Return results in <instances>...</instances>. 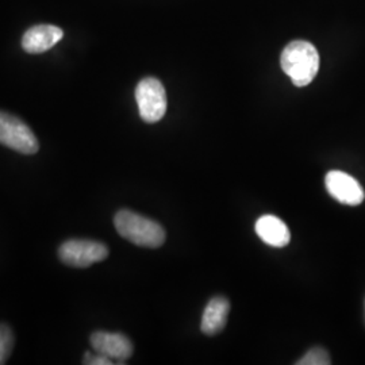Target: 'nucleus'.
<instances>
[{
  "instance_id": "1",
  "label": "nucleus",
  "mask_w": 365,
  "mask_h": 365,
  "mask_svg": "<svg viewBox=\"0 0 365 365\" xmlns=\"http://www.w3.org/2000/svg\"><path fill=\"white\" fill-rule=\"evenodd\" d=\"M280 66L294 86L306 87L318 73L319 54L313 43L300 39L292 41L282 52Z\"/></svg>"
},
{
  "instance_id": "2",
  "label": "nucleus",
  "mask_w": 365,
  "mask_h": 365,
  "mask_svg": "<svg viewBox=\"0 0 365 365\" xmlns=\"http://www.w3.org/2000/svg\"><path fill=\"white\" fill-rule=\"evenodd\" d=\"M114 225L119 235L137 247L156 249L165 242V230L160 223L130 210L118 211Z\"/></svg>"
},
{
  "instance_id": "3",
  "label": "nucleus",
  "mask_w": 365,
  "mask_h": 365,
  "mask_svg": "<svg viewBox=\"0 0 365 365\" xmlns=\"http://www.w3.org/2000/svg\"><path fill=\"white\" fill-rule=\"evenodd\" d=\"M135 101L146 123H156L167 113V92L158 78H143L135 88Z\"/></svg>"
},
{
  "instance_id": "4",
  "label": "nucleus",
  "mask_w": 365,
  "mask_h": 365,
  "mask_svg": "<svg viewBox=\"0 0 365 365\" xmlns=\"http://www.w3.org/2000/svg\"><path fill=\"white\" fill-rule=\"evenodd\" d=\"M0 144L22 155H34L39 149L38 140L26 123L3 111H0Z\"/></svg>"
},
{
  "instance_id": "5",
  "label": "nucleus",
  "mask_w": 365,
  "mask_h": 365,
  "mask_svg": "<svg viewBox=\"0 0 365 365\" xmlns=\"http://www.w3.org/2000/svg\"><path fill=\"white\" fill-rule=\"evenodd\" d=\"M58 257L66 265L87 268L108 257L105 244L92 240H69L58 249Z\"/></svg>"
},
{
  "instance_id": "6",
  "label": "nucleus",
  "mask_w": 365,
  "mask_h": 365,
  "mask_svg": "<svg viewBox=\"0 0 365 365\" xmlns=\"http://www.w3.org/2000/svg\"><path fill=\"white\" fill-rule=\"evenodd\" d=\"M325 185L327 192L342 205L359 206L364 202L365 192L361 184L345 172L330 170L325 178Z\"/></svg>"
},
{
  "instance_id": "7",
  "label": "nucleus",
  "mask_w": 365,
  "mask_h": 365,
  "mask_svg": "<svg viewBox=\"0 0 365 365\" xmlns=\"http://www.w3.org/2000/svg\"><path fill=\"white\" fill-rule=\"evenodd\" d=\"M91 345L95 352L101 353L111 360H118L123 364L125 360H129L133 354V344L122 333H108V331H95L91 334Z\"/></svg>"
},
{
  "instance_id": "8",
  "label": "nucleus",
  "mask_w": 365,
  "mask_h": 365,
  "mask_svg": "<svg viewBox=\"0 0 365 365\" xmlns=\"http://www.w3.org/2000/svg\"><path fill=\"white\" fill-rule=\"evenodd\" d=\"M64 37V31L53 25H38L29 29L24 38L22 48L30 54L48 52Z\"/></svg>"
},
{
  "instance_id": "9",
  "label": "nucleus",
  "mask_w": 365,
  "mask_h": 365,
  "mask_svg": "<svg viewBox=\"0 0 365 365\" xmlns=\"http://www.w3.org/2000/svg\"><path fill=\"white\" fill-rule=\"evenodd\" d=\"M256 233L274 248H284L289 244L291 233L287 225L274 215H262L256 222Z\"/></svg>"
},
{
  "instance_id": "10",
  "label": "nucleus",
  "mask_w": 365,
  "mask_h": 365,
  "mask_svg": "<svg viewBox=\"0 0 365 365\" xmlns=\"http://www.w3.org/2000/svg\"><path fill=\"white\" fill-rule=\"evenodd\" d=\"M230 312V303L223 297H215L210 300L202 315L200 330L206 336H215L226 327Z\"/></svg>"
},
{
  "instance_id": "11",
  "label": "nucleus",
  "mask_w": 365,
  "mask_h": 365,
  "mask_svg": "<svg viewBox=\"0 0 365 365\" xmlns=\"http://www.w3.org/2000/svg\"><path fill=\"white\" fill-rule=\"evenodd\" d=\"M13 330L7 325L0 324V365L6 364L13 352Z\"/></svg>"
},
{
  "instance_id": "12",
  "label": "nucleus",
  "mask_w": 365,
  "mask_h": 365,
  "mask_svg": "<svg viewBox=\"0 0 365 365\" xmlns=\"http://www.w3.org/2000/svg\"><path fill=\"white\" fill-rule=\"evenodd\" d=\"M331 364L330 356L327 349L324 348H313L306 353L300 360L297 361V365H329Z\"/></svg>"
},
{
  "instance_id": "13",
  "label": "nucleus",
  "mask_w": 365,
  "mask_h": 365,
  "mask_svg": "<svg viewBox=\"0 0 365 365\" xmlns=\"http://www.w3.org/2000/svg\"><path fill=\"white\" fill-rule=\"evenodd\" d=\"M83 363L87 365H111L115 364L111 359H108V357H106L103 354H101V353H95V354H92V353L87 352L84 354V360H83Z\"/></svg>"
}]
</instances>
